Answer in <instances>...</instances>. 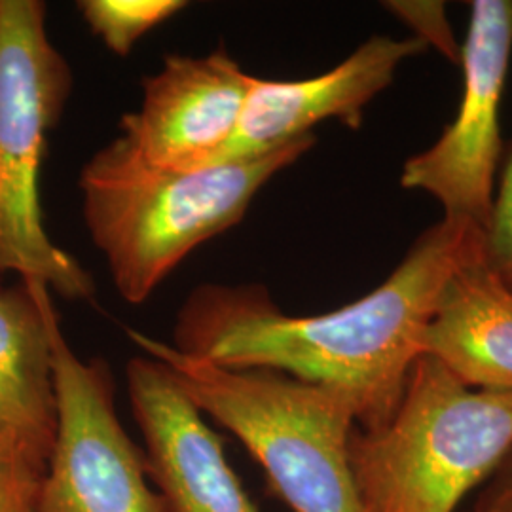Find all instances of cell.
<instances>
[{
	"instance_id": "cell-4",
	"label": "cell",
	"mask_w": 512,
	"mask_h": 512,
	"mask_svg": "<svg viewBox=\"0 0 512 512\" xmlns=\"http://www.w3.org/2000/svg\"><path fill=\"white\" fill-rule=\"evenodd\" d=\"M512 450V393L463 384L416 359L389 420L355 429L351 471L363 512H456Z\"/></svg>"
},
{
	"instance_id": "cell-9",
	"label": "cell",
	"mask_w": 512,
	"mask_h": 512,
	"mask_svg": "<svg viewBox=\"0 0 512 512\" xmlns=\"http://www.w3.org/2000/svg\"><path fill=\"white\" fill-rule=\"evenodd\" d=\"M253 78L224 48L167 55L143 80L141 105L122 116L120 135L150 164L205 167L234 137Z\"/></svg>"
},
{
	"instance_id": "cell-6",
	"label": "cell",
	"mask_w": 512,
	"mask_h": 512,
	"mask_svg": "<svg viewBox=\"0 0 512 512\" xmlns=\"http://www.w3.org/2000/svg\"><path fill=\"white\" fill-rule=\"evenodd\" d=\"M55 439L37 512H169L147 471L145 452L118 416L103 359H80L55 306L48 313Z\"/></svg>"
},
{
	"instance_id": "cell-14",
	"label": "cell",
	"mask_w": 512,
	"mask_h": 512,
	"mask_svg": "<svg viewBox=\"0 0 512 512\" xmlns=\"http://www.w3.org/2000/svg\"><path fill=\"white\" fill-rule=\"evenodd\" d=\"M48 459L0 431V512H37Z\"/></svg>"
},
{
	"instance_id": "cell-16",
	"label": "cell",
	"mask_w": 512,
	"mask_h": 512,
	"mask_svg": "<svg viewBox=\"0 0 512 512\" xmlns=\"http://www.w3.org/2000/svg\"><path fill=\"white\" fill-rule=\"evenodd\" d=\"M484 255L512 291V152L495 188L492 219L484 234Z\"/></svg>"
},
{
	"instance_id": "cell-12",
	"label": "cell",
	"mask_w": 512,
	"mask_h": 512,
	"mask_svg": "<svg viewBox=\"0 0 512 512\" xmlns=\"http://www.w3.org/2000/svg\"><path fill=\"white\" fill-rule=\"evenodd\" d=\"M48 287L21 281L0 291V431L50 458L55 439Z\"/></svg>"
},
{
	"instance_id": "cell-10",
	"label": "cell",
	"mask_w": 512,
	"mask_h": 512,
	"mask_svg": "<svg viewBox=\"0 0 512 512\" xmlns=\"http://www.w3.org/2000/svg\"><path fill=\"white\" fill-rule=\"evenodd\" d=\"M126 382L148 476L169 512H258L217 433L160 361L133 357Z\"/></svg>"
},
{
	"instance_id": "cell-2",
	"label": "cell",
	"mask_w": 512,
	"mask_h": 512,
	"mask_svg": "<svg viewBox=\"0 0 512 512\" xmlns=\"http://www.w3.org/2000/svg\"><path fill=\"white\" fill-rule=\"evenodd\" d=\"M302 137L274 152L198 169L147 162L118 135L82 167V215L112 285L143 304L186 256L234 228L260 188L315 145Z\"/></svg>"
},
{
	"instance_id": "cell-3",
	"label": "cell",
	"mask_w": 512,
	"mask_h": 512,
	"mask_svg": "<svg viewBox=\"0 0 512 512\" xmlns=\"http://www.w3.org/2000/svg\"><path fill=\"white\" fill-rule=\"evenodd\" d=\"M203 412L234 433L293 512H363L349 444L357 418L348 399L268 368H228L128 330Z\"/></svg>"
},
{
	"instance_id": "cell-5",
	"label": "cell",
	"mask_w": 512,
	"mask_h": 512,
	"mask_svg": "<svg viewBox=\"0 0 512 512\" xmlns=\"http://www.w3.org/2000/svg\"><path fill=\"white\" fill-rule=\"evenodd\" d=\"M40 0H0V274L92 300L93 277L46 232L40 171L48 133L73 92V71L46 29Z\"/></svg>"
},
{
	"instance_id": "cell-18",
	"label": "cell",
	"mask_w": 512,
	"mask_h": 512,
	"mask_svg": "<svg viewBox=\"0 0 512 512\" xmlns=\"http://www.w3.org/2000/svg\"><path fill=\"white\" fill-rule=\"evenodd\" d=\"M473 512H476V511H473Z\"/></svg>"
},
{
	"instance_id": "cell-17",
	"label": "cell",
	"mask_w": 512,
	"mask_h": 512,
	"mask_svg": "<svg viewBox=\"0 0 512 512\" xmlns=\"http://www.w3.org/2000/svg\"><path fill=\"white\" fill-rule=\"evenodd\" d=\"M476 512H512V450L490 478Z\"/></svg>"
},
{
	"instance_id": "cell-1",
	"label": "cell",
	"mask_w": 512,
	"mask_h": 512,
	"mask_svg": "<svg viewBox=\"0 0 512 512\" xmlns=\"http://www.w3.org/2000/svg\"><path fill=\"white\" fill-rule=\"evenodd\" d=\"M484 243L471 224L427 228L372 293L319 315H289L266 287L203 283L175 319L173 348L228 368H268L348 399L361 429L391 418L421 336L459 264Z\"/></svg>"
},
{
	"instance_id": "cell-7",
	"label": "cell",
	"mask_w": 512,
	"mask_h": 512,
	"mask_svg": "<svg viewBox=\"0 0 512 512\" xmlns=\"http://www.w3.org/2000/svg\"><path fill=\"white\" fill-rule=\"evenodd\" d=\"M461 44L463 93L439 139L403 164L401 186L442 207V219L490 226L503 152L501 103L512 59V0H473Z\"/></svg>"
},
{
	"instance_id": "cell-8",
	"label": "cell",
	"mask_w": 512,
	"mask_h": 512,
	"mask_svg": "<svg viewBox=\"0 0 512 512\" xmlns=\"http://www.w3.org/2000/svg\"><path fill=\"white\" fill-rule=\"evenodd\" d=\"M427 52L418 38L374 35L327 73L302 80L255 76L234 137L209 165L274 152L313 135L325 120L361 128L366 107L393 84L404 63Z\"/></svg>"
},
{
	"instance_id": "cell-13",
	"label": "cell",
	"mask_w": 512,
	"mask_h": 512,
	"mask_svg": "<svg viewBox=\"0 0 512 512\" xmlns=\"http://www.w3.org/2000/svg\"><path fill=\"white\" fill-rule=\"evenodd\" d=\"M188 6L184 0H82L78 10L93 35L114 55L126 57L135 44L177 16Z\"/></svg>"
},
{
	"instance_id": "cell-15",
	"label": "cell",
	"mask_w": 512,
	"mask_h": 512,
	"mask_svg": "<svg viewBox=\"0 0 512 512\" xmlns=\"http://www.w3.org/2000/svg\"><path fill=\"white\" fill-rule=\"evenodd\" d=\"M385 10L406 25L421 40L427 50L435 48L450 63H461V44L454 35L448 18L446 2L442 0H387Z\"/></svg>"
},
{
	"instance_id": "cell-11",
	"label": "cell",
	"mask_w": 512,
	"mask_h": 512,
	"mask_svg": "<svg viewBox=\"0 0 512 512\" xmlns=\"http://www.w3.org/2000/svg\"><path fill=\"white\" fill-rule=\"evenodd\" d=\"M421 353L463 384L512 393V291L488 264L484 243L446 281Z\"/></svg>"
}]
</instances>
